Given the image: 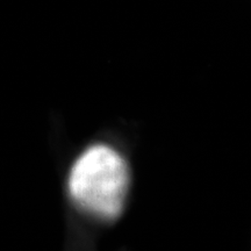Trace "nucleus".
Returning a JSON list of instances; mask_svg holds the SVG:
<instances>
[{
	"mask_svg": "<svg viewBox=\"0 0 251 251\" xmlns=\"http://www.w3.org/2000/svg\"><path fill=\"white\" fill-rule=\"evenodd\" d=\"M129 169L118 151L105 144L90 147L76 159L69 175L72 201L93 218L111 221L124 209Z\"/></svg>",
	"mask_w": 251,
	"mask_h": 251,
	"instance_id": "obj_1",
	"label": "nucleus"
}]
</instances>
